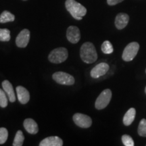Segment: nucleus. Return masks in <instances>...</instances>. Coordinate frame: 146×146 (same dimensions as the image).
Returning a JSON list of instances; mask_svg holds the SVG:
<instances>
[{
  "mask_svg": "<svg viewBox=\"0 0 146 146\" xmlns=\"http://www.w3.org/2000/svg\"><path fill=\"white\" fill-rule=\"evenodd\" d=\"M80 56L83 61L87 64H92L98 59L96 47L91 42H85L80 50Z\"/></svg>",
  "mask_w": 146,
  "mask_h": 146,
  "instance_id": "obj_1",
  "label": "nucleus"
},
{
  "mask_svg": "<svg viewBox=\"0 0 146 146\" xmlns=\"http://www.w3.org/2000/svg\"><path fill=\"white\" fill-rule=\"evenodd\" d=\"M66 8L74 19L81 21L87 14V9L75 0H66L65 2Z\"/></svg>",
  "mask_w": 146,
  "mask_h": 146,
  "instance_id": "obj_2",
  "label": "nucleus"
},
{
  "mask_svg": "<svg viewBox=\"0 0 146 146\" xmlns=\"http://www.w3.org/2000/svg\"><path fill=\"white\" fill-rule=\"evenodd\" d=\"M68 56V52L65 47H58L52 50L49 54L48 60L54 64H60L64 62Z\"/></svg>",
  "mask_w": 146,
  "mask_h": 146,
  "instance_id": "obj_3",
  "label": "nucleus"
},
{
  "mask_svg": "<svg viewBox=\"0 0 146 146\" xmlns=\"http://www.w3.org/2000/svg\"><path fill=\"white\" fill-rule=\"evenodd\" d=\"M139 50V45L137 42H131L128 44L123 51L122 58L124 61L130 62L134 59Z\"/></svg>",
  "mask_w": 146,
  "mask_h": 146,
  "instance_id": "obj_4",
  "label": "nucleus"
},
{
  "mask_svg": "<svg viewBox=\"0 0 146 146\" xmlns=\"http://www.w3.org/2000/svg\"><path fill=\"white\" fill-rule=\"evenodd\" d=\"M112 98V91L110 89H104L97 98L95 107L97 110H102L105 108L109 104Z\"/></svg>",
  "mask_w": 146,
  "mask_h": 146,
  "instance_id": "obj_5",
  "label": "nucleus"
},
{
  "mask_svg": "<svg viewBox=\"0 0 146 146\" xmlns=\"http://www.w3.org/2000/svg\"><path fill=\"white\" fill-rule=\"evenodd\" d=\"M52 78L56 83L60 85H72L75 82V80L72 75L64 72H55L52 75Z\"/></svg>",
  "mask_w": 146,
  "mask_h": 146,
  "instance_id": "obj_6",
  "label": "nucleus"
},
{
  "mask_svg": "<svg viewBox=\"0 0 146 146\" xmlns=\"http://www.w3.org/2000/svg\"><path fill=\"white\" fill-rule=\"evenodd\" d=\"M72 118L74 123L79 127L87 129V128L90 127L92 125V120L90 116H87L86 114L76 113L73 116Z\"/></svg>",
  "mask_w": 146,
  "mask_h": 146,
  "instance_id": "obj_7",
  "label": "nucleus"
},
{
  "mask_svg": "<svg viewBox=\"0 0 146 146\" xmlns=\"http://www.w3.org/2000/svg\"><path fill=\"white\" fill-rule=\"evenodd\" d=\"M109 65L107 63L102 62L96 65L92 70H91V76L94 78H98L101 76L105 75L109 70Z\"/></svg>",
  "mask_w": 146,
  "mask_h": 146,
  "instance_id": "obj_8",
  "label": "nucleus"
},
{
  "mask_svg": "<svg viewBox=\"0 0 146 146\" xmlns=\"http://www.w3.org/2000/svg\"><path fill=\"white\" fill-rule=\"evenodd\" d=\"M31 33L29 30L25 29H23L18 35L16 39V44L18 47H26L30 40Z\"/></svg>",
  "mask_w": 146,
  "mask_h": 146,
  "instance_id": "obj_9",
  "label": "nucleus"
},
{
  "mask_svg": "<svg viewBox=\"0 0 146 146\" xmlns=\"http://www.w3.org/2000/svg\"><path fill=\"white\" fill-rule=\"evenodd\" d=\"M66 37L68 41L75 44L81 39V33L78 27L75 26H70L67 29Z\"/></svg>",
  "mask_w": 146,
  "mask_h": 146,
  "instance_id": "obj_10",
  "label": "nucleus"
},
{
  "mask_svg": "<svg viewBox=\"0 0 146 146\" xmlns=\"http://www.w3.org/2000/svg\"><path fill=\"white\" fill-rule=\"evenodd\" d=\"M129 22V16L125 13H119L115 18V26L118 30H122L127 27Z\"/></svg>",
  "mask_w": 146,
  "mask_h": 146,
  "instance_id": "obj_11",
  "label": "nucleus"
},
{
  "mask_svg": "<svg viewBox=\"0 0 146 146\" xmlns=\"http://www.w3.org/2000/svg\"><path fill=\"white\" fill-rule=\"evenodd\" d=\"M40 146H62L63 141L61 138L57 136H52L45 138L40 142Z\"/></svg>",
  "mask_w": 146,
  "mask_h": 146,
  "instance_id": "obj_12",
  "label": "nucleus"
},
{
  "mask_svg": "<svg viewBox=\"0 0 146 146\" xmlns=\"http://www.w3.org/2000/svg\"><path fill=\"white\" fill-rule=\"evenodd\" d=\"M16 93L18 100L22 104H26L30 100V94L29 91L23 86H18L16 87Z\"/></svg>",
  "mask_w": 146,
  "mask_h": 146,
  "instance_id": "obj_13",
  "label": "nucleus"
},
{
  "mask_svg": "<svg viewBox=\"0 0 146 146\" xmlns=\"http://www.w3.org/2000/svg\"><path fill=\"white\" fill-rule=\"evenodd\" d=\"M24 127L29 133L36 134L39 131V128L36 123L32 118H27L24 121Z\"/></svg>",
  "mask_w": 146,
  "mask_h": 146,
  "instance_id": "obj_14",
  "label": "nucleus"
},
{
  "mask_svg": "<svg viewBox=\"0 0 146 146\" xmlns=\"http://www.w3.org/2000/svg\"><path fill=\"white\" fill-rule=\"evenodd\" d=\"M2 87L5 94L8 97L9 101L10 102H14L16 101V97L14 94V91L12 85L9 81L5 80L2 82Z\"/></svg>",
  "mask_w": 146,
  "mask_h": 146,
  "instance_id": "obj_15",
  "label": "nucleus"
},
{
  "mask_svg": "<svg viewBox=\"0 0 146 146\" xmlns=\"http://www.w3.org/2000/svg\"><path fill=\"white\" fill-rule=\"evenodd\" d=\"M136 110L135 109L131 108L126 112L123 117V123L125 126H129L133 123L135 118Z\"/></svg>",
  "mask_w": 146,
  "mask_h": 146,
  "instance_id": "obj_16",
  "label": "nucleus"
},
{
  "mask_svg": "<svg viewBox=\"0 0 146 146\" xmlns=\"http://www.w3.org/2000/svg\"><path fill=\"white\" fill-rule=\"evenodd\" d=\"M15 20V16L9 11H3L0 15V23H7L9 22H13Z\"/></svg>",
  "mask_w": 146,
  "mask_h": 146,
  "instance_id": "obj_17",
  "label": "nucleus"
},
{
  "mask_svg": "<svg viewBox=\"0 0 146 146\" xmlns=\"http://www.w3.org/2000/svg\"><path fill=\"white\" fill-rule=\"evenodd\" d=\"M25 141V137L22 131H18L16 133L13 142L14 146H22Z\"/></svg>",
  "mask_w": 146,
  "mask_h": 146,
  "instance_id": "obj_18",
  "label": "nucleus"
},
{
  "mask_svg": "<svg viewBox=\"0 0 146 146\" xmlns=\"http://www.w3.org/2000/svg\"><path fill=\"white\" fill-rule=\"evenodd\" d=\"M102 52L106 54H110L114 52V48L112 43L109 41H105L102 45Z\"/></svg>",
  "mask_w": 146,
  "mask_h": 146,
  "instance_id": "obj_19",
  "label": "nucleus"
},
{
  "mask_svg": "<svg viewBox=\"0 0 146 146\" xmlns=\"http://www.w3.org/2000/svg\"><path fill=\"white\" fill-rule=\"evenodd\" d=\"M10 40V30L7 29H0V41H9Z\"/></svg>",
  "mask_w": 146,
  "mask_h": 146,
  "instance_id": "obj_20",
  "label": "nucleus"
},
{
  "mask_svg": "<svg viewBox=\"0 0 146 146\" xmlns=\"http://www.w3.org/2000/svg\"><path fill=\"white\" fill-rule=\"evenodd\" d=\"M138 134L139 136L146 137V120L145 118H143L139 124Z\"/></svg>",
  "mask_w": 146,
  "mask_h": 146,
  "instance_id": "obj_21",
  "label": "nucleus"
},
{
  "mask_svg": "<svg viewBox=\"0 0 146 146\" xmlns=\"http://www.w3.org/2000/svg\"><path fill=\"white\" fill-rule=\"evenodd\" d=\"M8 137V131L4 127L0 128V144H3L6 142Z\"/></svg>",
  "mask_w": 146,
  "mask_h": 146,
  "instance_id": "obj_22",
  "label": "nucleus"
},
{
  "mask_svg": "<svg viewBox=\"0 0 146 146\" xmlns=\"http://www.w3.org/2000/svg\"><path fill=\"white\" fill-rule=\"evenodd\" d=\"M8 98H7L4 90L0 89V106L5 108L8 106Z\"/></svg>",
  "mask_w": 146,
  "mask_h": 146,
  "instance_id": "obj_23",
  "label": "nucleus"
},
{
  "mask_svg": "<svg viewBox=\"0 0 146 146\" xmlns=\"http://www.w3.org/2000/svg\"><path fill=\"white\" fill-rule=\"evenodd\" d=\"M122 141L125 146H134L135 143L133 138L128 135H124L122 136Z\"/></svg>",
  "mask_w": 146,
  "mask_h": 146,
  "instance_id": "obj_24",
  "label": "nucleus"
},
{
  "mask_svg": "<svg viewBox=\"0 0 146 146\" xmlns=\"http://www.w3.org/2000/svg\"><path fill=\"white\" fill-rule=\"evenodd\" d=\"M124 0H107V3L110 5H114L119 3H121Z\"/></svg>",
  "mask_w": 146,
  "mask_h": 146,
  "instance_id": "obj_25",
  "label": "nucleus"
},
{
  "mask_svg": "<svg viewBox=\"0 0 146 146\" xmlns=\"http://www.w3.org/2000/svg\"><path fill=\"white\" fill-rule=\"evenodd\" d=\"M145 94H146V87H145Z\"/></svg>",
  "mask_w": 146,
  "mask_h": 146,
  "instance_id": "obj_26",
  "label": "nucleus"
},
{
  "mask_svg": "<svg viewBox=\"0 0 146 146\" xmlns=\"http://www.w3.org/2000/svg\"><path fill=\"white\" fill-rule=\"evenodd\" d=\"M23 1H27V0H23Z\"/></svg>",
  "mask_w": 146,
  "mask_h": 146,
  "instance_id": "obj_27",
  "label": "nucleus"
},
{
  "mask_svg": "<svg viewBox=\"0 0 146 146\" xmlns=\"http://www.w3.org/2000/svg\"><path fill=\"white\" fill-rule=\"evenodd\" d=\"M145 73H146V69H145Z\"/></svg>",
  "mask_w": 146,
  "mask_h": 146,
  "instance_id": "obj_28",
  "label": "nucleus"
}]
</instances>
